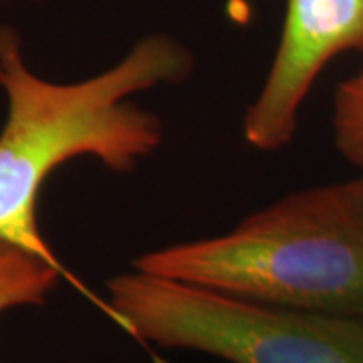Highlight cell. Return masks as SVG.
<instances>
[{
	"label": "cell",
	"mask_w": 363,
	"mask_h": 363,
	"mask_svg": "<svg viewBox=\"0 0 363 363\" xmlns=\"http://www.w3.org/2000/svg\"><path fill=\"white\" fill-rule=\"evenodd\" d=\"M71 274L21 248L0 242V315L45 305L61 279Z\"/></svg>",
	"instance_id": "obj_5"
},
{
	"label": "cell",
	"mask_w": 363,
	"mask_h": 363,
	"mask_svg": "<svg viewBox=\"0 0 363 363\" xmlns=\"http://www.w3.org/2000/svg\"><path fill=\"white\" fill-rule=\"evenodd\" d=\"M359 319H362V321H363V315H362V317H359Z\"/></svg>",
	"instance_id": "obj_7"
},
{
	"label": "cell",
	"mask_w": 363,
	"mask_h": 363,
	"mask_svg": "<svg viewBox=\"0 0 363 363\" xmlns=\"http://www.w3.org/2000/svg\"><path fill=\"white\" fill-rule=\"evenodd\" d=\"M350 51L363 55V0H286L269 75L242 117L245 142L260 152L286 147L317 77Z\"/></svg>",
	"instance_id": "obj_4"
},
{
	"label": "cell",
	"mask_w": 363,
	"mask_h": 363,
	"mask_svg": "<svg viewBox=\"0 0 363 363\" xmlns=\"http://www.w3.org/2000/svg\"><path fill=\"white\" fill-rule=\"evenodd\" d=\"M131 269L297 311L363 315V176L283 196L233 230L156 248Z\"/></svg>",
	"instance_id": "obj_2"
},
{
	"label": "cell",
	"mask_w": 363,
	"mask_h": 363,
	"mask_svg": "<svg viewBox=\"0 0 363 363\" xmlns=\"http://www.w3.org/2000/svg\"><path fill=\"white\" fill-rule=\"evenodd\" d=\"M333 142L339 154L363 176V65L335 91Z\"/></svg>",
	"instance_id": "obj_6"
},
{
	"label": "cell",
	"mask_w": 363,
	"mask_h": 363,
	"mask_svg": "<svg viewBox=\"0 0 363 363\" xmlns=\"http://www.w3.org/2000/svg\"><path fill=\"white\" fill-rule=\"evenodd\" d=\"M107 309L131 335L228 363H363V321L297 311L131 269L107 281Z\"/></svg>",
	"instance_id": "obj_3"
},
{
	"label": "cell",
	"mask_w": 363,
	"mask_h": 363,
	"mask_svg": "<svg viewBox=\"0 0 363 363\" xmlns=\"http://www.w3.org/2000/svg\"><path fill=\"white\" fill-rule=\"evenodd\" d=\"M194 73V55L172 35L133 43L116 65L73 83L37 75L25 61L18 30L0 25V89L6 117L0 130V242L63 269L39 228V196L55 169L95 157L128 174L164 143V123L133 104V95L180 85ZM69 272V271H67Z\"/></svg>",
	"instance_id": "obj_1"
}]
</instances>
